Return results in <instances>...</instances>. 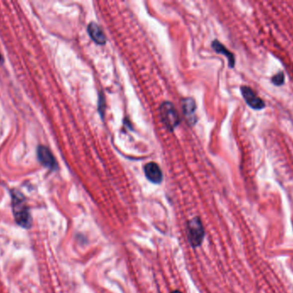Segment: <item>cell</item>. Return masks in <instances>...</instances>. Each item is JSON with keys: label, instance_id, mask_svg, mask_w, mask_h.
I'll use <instances>...</instances> for the list:
<instances>
[{"label": "cell", "instance_id": "cell-5", "mask_svg": "<svg viewBox=\"0 0 293 293\" xmlns=\"http://www.w3.org/2000/svg\"><path fill=\"white\" fill-rule=\"evenodd\" d=\"M37 156L39 161L46 168L52 170H55L58 168V163L56 162L55 157L47 147L43 146L38 147Z\"/></svg>", "mask_w": 293, "mask_h": 293}, {"label": "cell", "instance_id": "cell-1", "mask_svg": "<svg viewBox=\"0 0 293 293\" xmlns=\"http://www.w3.org/2000/svg\"><path fill=\"white\" fill-rule=\"evenodd\" d=\"M11 206L14 218L17 225L23 228L30 227L32 224L30 212L25 197L18 191H11Z\"/></svg>", "mask_w": 293, "mask_h": 293}, {"label": "cell", "instance_id": "cell-9", "mask_svg": "<svg viewBox=\"0 0 293 293\" xmlns=\"http://www.w3.org/2000/svg\"><path fill=\"white\" fill-rule=\"evenodd\" d=\"M212 47L213 48V50L215 51L216 53H221L224 56L226 57L228 59V65L230 68H234L235 63V56L233 53H231V51H229L226 47L223 45L222 43H220L218 40H214L212 42Z\"/></svg>", "mask_w": 293, "mask_h": 293}, {"label": "cell", "instance_id": "cell-11", "mask_svg": "<svg viewBox=\"0 0 293 293\" xmlns=\"http://www.w3.org/2000/svg\"><path fill=\"white\" fill-rule=\"evenodd\" d=\"M3 61V58H2V55H1V53H0V62H2Z\"/></svg>", "mask_w": 293, "mask_h": 293}, {"label": "cell", "instance_id": "cell-2", "mask_svg": "<svg viewBox=\"0 0 293 293\" xmlns=\"http://www.w3.org/2000/svg\"><path fill=\"white\" fill-rule=\"evenodd\" d=\"M160 116L164 126L169 131L173 132L180 122L179 114L175 107L170 102H164L160 107Z\"/></svg>", "mask_w": 293, "mask_h": 293}, {"label": "cell", "instance_id": "cell-4", "mask_svg": "<svg viewBox=\"0 0 293 293\" xmlns=\"http://www.w3.org/2000/svg\"><path fill=\"white\" fill-rule=\"evenodd\" d=\"M240 91L245 103L250 108L257 111L265 109V102L262 100L261 97H258L251 88L244 85V86H241Z\"/></svg>", "mask_w": 293, "mask_h": 293}, {"label": "cell", "instance_id": "cell-8", "mask_svg": "<svg viewBox=\"0 0 293 293\" xmlns=\"http://www.w3.org/2000/svg\"><path fill=\"white\" fill-rule=\"evenodd\" d=\"M88 33L90 34V38L96 43L104 45L106 42V38L104 34V32L96 22H90L88 26Z\"/></svg>", "mask_w": 293, "mask_h": 293}, {"label": "cell", "instance_id": "cell-3", "mask_svg": "<svg viewBox=\"0 0 293 293\" xmlns=\"http://www.w3.org/2000/svg\"><path fill=\"white\" fill-rule=\"evenodd\" d=\"M205 236L203 225L200 218L195 217L187 223V237L190 244L193 248L200 246Z\"/></svg>", "mask_w": 293, "mask_h": 293}, {"label": "cell", "instance_id": "cell-12", "mask_svg": "<svg viewBox=\"0 0 293 293\" xmlns=\"http://www.w3.org/2000/svg\"><path fill=\"white\" fill-rule=\"evenodd\" d=\"M181 293V292H179V291H174V292H173V293Z\"/></svg>", "mask_w": 293, "mask_h": 293}, {"label": "cell", "instance_id": "cell-10", "mask_svg": "<svg viewBox=\"0 0 293 293\" xmlns=\"http://www.w3.org/2000/svg\"><path fill=\"white\" fill-rule=\"evenodd\" d=\"M285 81H286V76L283 72H279L271 78V83L275 86L283 85Z\"/></svg>", "mask_w": 293, "mask_h": 293}, {"label": "cell", "instance_id": "cell-6", "mask_svg": "<svg viewBox=\"0 0 293 293\" xmlns=\"http://www.w3.org/2000/svg\"><path fill=\"white\" fill-rule=\"evenodd\" d=\"M183 112L185 117L187 119V122L190 125H195L196 123V116H195V109L196 105L195 102L192 97L182 99Z\"/></svg>", "mask_w": 293, "mask_h": 293}, {"label": "cell", "instance_id": "cell-7", "mask_svg": "<svg viewBox=\"0 0 293 293\" xmlns=\"http://www.w3.org/2000/svg\"><path fill=\"white\" fill-rule=\"evenodd\" d=\"M145 175L148 181L154 184H160L163 180V174L161 169L155 162H148L144 167Z\"/></svg>", "mask_w": 293, "mask_h": 293}]
</instances>
